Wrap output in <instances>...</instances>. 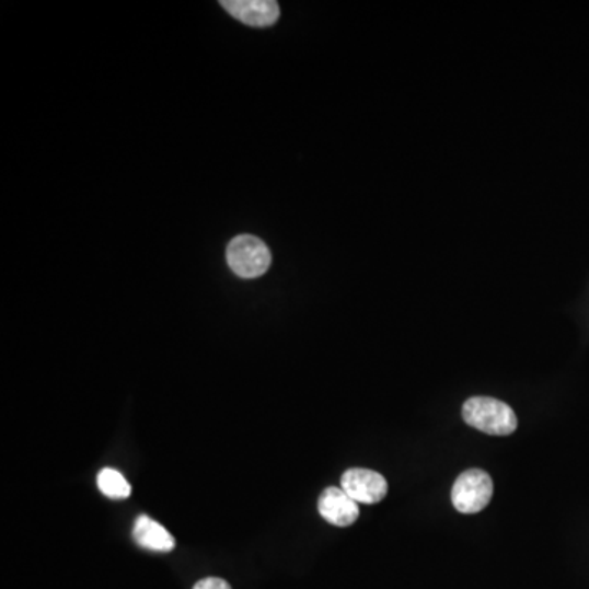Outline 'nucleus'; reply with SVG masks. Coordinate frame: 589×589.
I'll return each mask as SVG.
<instances>
[{
  "label": "nucleus",
  "instance_id": "nucleus-1",
  "mask_svg": "<svg viewBox=\"0 0 589 589\" xmlns=\"http://www.w3.org/2000/svg\"><path fill=\"white\" fill-rule=\"evenodd\" d=\"M462 416L466 425L489 436H509L518 428L511 406L488 396L466 400Z\"/></svg>",
  "mask_w": 589,
  "mask_h": 589
},
{
  "label": "nucleus",
  "instance_id": "nucleus-2",
  "mask_svg": "<svg viewBox=\"0 0 589 589\" xmlns=\"http://www.w3.org/2000/svg\"><path fill=\"white\" fill-rule=\"evenodd\" d=\"M227 263L241 279H257L273 264L269 247L253 234H240L227 247Z\"/></svg>",
  "mask_w": 589,
  "mask_h": 589
},
{
  "label": "nucleus",
  "instance_id": "nucleus-3",
  "mask_svg": "<svg viewBox=\"0 0 589 589\" xmlns=\"http://www.w3.org/2000/svg\"><path fill=\"white\" fill-rule=\"evenodd\" d=\"M493 480L485 470L472 469L463 472L453 483L452 503L457 511L475 515L483 511L493 498Z\"/></svg>",
  "mask_w": 589,
  "mask_h": 589
},
{
  "label": "nucleus",
  "instance_id": "nucleus-4",
  "mask_svg": "<svg viewBox=\"0 0 589 589\" xmlns=\"http://www.w3.org/2000/svg\"><path fill=\"white\" fill-rule=\"evenodd\" d=\"M340 488L359 505H377L389 495V483L379 472L350 469L340 478Z\"/></svg>",
  "mask_w": 589,
  "mask_h": 589
},
{
  "label": "nucleus",
  "instance_id": "nucleus-5",
  "mask_svg": "<svg viewBox=\"0 0 589 589\" xmlns=\"http://www.w3.org/2000/svg\"><path fill=\"white\" fill-rule=\"evenodd\" d=\"M317 511L324 521L337 528L353 526L360 515L359 503L354 501L343 488H336V486H331L321 493Z\"/></svg>",
  "mask_w": 589,
  "mask_h": 589
},
{
  "label": "nucleus",
  "instance_id": "nucleus-6",
  "mask_svg": "<svg viewBox=\"0 0 589 589\" xmlns=\"http://www.w3.org/2000/svg\"><path fill=\"white\" fill-rule=\"evenodd\" d=\"M220 5L240 22L261 28L274 25L280 16L276 0H221Z\"/></svg>",
  "mask_w": 589,
  "mask_h": 589
},
{
  "label": "nucleus",
  "instance_id": "nucleus-7",
  "mask_svg": "<svg viewBox=\"0 0 589 589\" xmlns=\"http://www.w3.org/2000/svg\"><path fill=\"white\" fill-rule=\"evenodd\" d=\"M134 539L140 547L152 552H171L175 547L174 538L168 529L148 516H140L135 522Z\"/></svg>",
  "mask_w": 589,
  "mask_h": 589
},
{
  "label": "nucleus",
  "instance_id": "nucleus-8",
  "mask_svg": "<svg viewBox=\"0 0 589 589\" xmlns=\"http://www.w3.org/2000/svg\"><path fill=\"white\" fill-rule=\"evenodd\" d=\"M97 485L107 498L125 499L131 495L130 483L120 472L114 469H104L97 476Z\"/></svg>",
  "mask_w": 589,
  "mask_h": 589
},
{
  "label": "nucleus",
  "instance_id": "nucleus-9",
  "mask_svg": "<svg viewBox=\"0 0 589 589\" xmlns=\"http://www.w3.org/2000/svg\"><path fill=\"white\" fill-rule=\"evenodd\" d=\"M194 589H231V587L228 581L221 580V578L210 577L198 581Z\"/></svg>",
  "mask_w": 589,
  "mask_h": 589
}]
</instances>
